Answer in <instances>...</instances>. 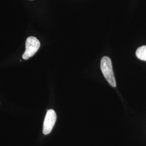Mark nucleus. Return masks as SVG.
I'll return each mask as SVG.
<instances>
[{
    "mask_svg": "<svg viewBox=\"0 0 146 146\" xmlns=\"http://www.w3.org/2000/svg\"><path fill=\"white\" fill-rule=\"evenodd\" d=\"M101 69L104 78L113 87L116 86L114 74L113 73L111 61L109 57L104 56L101 61Z\"/></svg>",
    "mask_w": 146,
    "mask_h": 146,
    "instance_id": "obj_1",
    "label": "nucleus"
},
{
    "mask_svg": "<svg viewBox=\"0 0 146 146\" xmlns=\"http://www.w3.org/2000/svg\"><path fill=\"white\" fill-rule=\"evenodd\" d=\"M40 47V42L35 37L30 36L27 38L26 42V50L22 55L24 60L34 56L38 51Z\"/></svg>",
    "mask_w": 146,
    "mask_h": 146,
    "instance_id": "obj_2",
    "label": "nucleus"
},
{
    "mask_svg": "<svg viewBox=\"0 0 146 146\" xmlns=\"http://www.w3.org/2000/svg\"><path fill=\"white\" fill-rule=\"evenodd\" d=\"M57 119L55 111L52 110H47L44 118L43 127V133L44 135L49 134L52 131Z\"/></svg>",
    "mask_w": 146,
    "mask_h": 146,
    "instance_id": "obj_3",
    "label": "nucleus"
},
{
    "mask_svg": "<svg viewBox=\"0 0 146 146\" xmlns=\"http://www.w3.org/2000/svg\"><path fill=\"white\" fill-rule=\"evenodd\" d=\"M136 56L139 59L146 61V46H143L137 48Z\"/></svg>",
    "mask_w": 146,
    "mask_h": 146,
    "instance_id": "obj_4",
    "label": "nucleus"
}]
</instances>
